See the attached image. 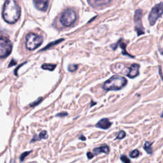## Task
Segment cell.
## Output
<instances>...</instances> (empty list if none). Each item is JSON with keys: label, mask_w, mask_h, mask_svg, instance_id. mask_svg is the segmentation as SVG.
Masks as SVG:
<instances>
[{"label": "cell", "mask_w": 163, "mask_h": 163, "mask_svg": "<svg viewBox=\"0 0 163 163\" xmlns=\"http://www.w3.org/2000/svg\"><path fill=\"white\" fill-rule=\"evenodd\" d=\"M20 16L21 8L16 0H7L3 10V17L5 21L7 23L14 24L19 19Z\"/></svg>", "instance_id": "6da1fadb"}, {"label": "cell", "mask_w": 163, "mask_h": 163, "mask_svg": "<svg viewBox=\"0 0 163 163\" xmlns=\"http://www.w3.org/2000/svg\"><path fill=\"white\" fill-rule=\"evenodd\" d=\"M127 80L119 75H114L105 82L103 89L106 91H117L121 89L127 84Z\"/></svg>", "instance_id": "7a4b0ae2"}, {"label": "cell", "mask_w": 163, "mask_h": 163, "mask_svg": "<svg viewBox=\"0 0 163 163\" xmlns=\"http://www.w3.org/2000/svg\"><path fill=\"white\" fill-rule=\"evenodd\" d=\"M43 38L35 33H29L25 36V47L29 50H33L41 45Z\"/></svg>", "instance_id": "3957f363"}, {"label": "cell", "mask_w": 163, "mask_h": 163, "mask_svg": "<svg viewBox=\"0 0 163 163\" xmlns=\"http://www.w3.org/2000/svg\"><path fill=\"white\" fill-rule=\"evenodd\" d=\"M76 20V14L72 9H67L62 13L60 21L62 25L69 27L72 25Z\"/></svg>", "instance_id": "277c9868"}, {"label": "cell", "mask_w": 163, "mask_h": 163, "mask_svg": "<svg viewBox=\"0 0 163 163\" xmlns=\"http://www.w3.org/2000/svg\"><path fill=\"white\" fill-rule=\"evenodd\" d=\"M12 50V45L7 36H1L0 40V57L7 58L10 55Z\"/></svg>", "instance_id": "5b68a950"}, {"label": "cell", "mask_w": 163, "mask_h": 163, "mask_svg": "<svg viewBox=\"0 0 163 163\" xmlns=\"http://www.w3.org/2000/svg\"><path fill=\"white\" fill-rule=\"evenodd\" d=\"M163 13V3H160L154 6L148 16V21H149L150 24L153 25L155 24L156 21L158 20L159 18L161 17Z\"/></svg>", "instance_id": "8992f818"}, {"label": "cell", "mask_w": 163, "mask_h": 163, "mask_svg": "<svg viewBox=\"0 0 163 163\" xmlns=\"http://www.w3.org/2000/svg\"><path fill=\"white\" fill-rule=\"evenodd\" d=\"M142 15L143 12L142 10L138 9L135 11L134 13V24H135V30L136 31L138 36L142 35L145 33V31L142 25Z\"/></svg>", "instance_id": "52a82bcc"}, {"label": "cell", "mask_w": 163, "mask_h": 163, "mask_svg": "<svg viewBox=\"0 0 163 163\" xmlns=\"http://www.w3.org/2000/svg\"><path fill=\"white\" fill-rule=\"evenodd\" d=\"M91 7L94 8H103L111 2V0H87Z\"/></svg>", "instance_id": "ba28073f"}, {"label": "cell", "mask_w": 163, "mask_h": 163, "mask_svg": "<svg viewBox=\"0 0 163 163\" xmlns=\"http://www.w3.org/2000/svg\"><path fill=\"white\" fill-rule=\"evenodd\" d=\"M49 0H33L34 5L37 9L45 12L47 10Z\"/></svg>", "instance_id": "9c48e42d"}, {"label": "cell", "mask_w": 163, "mask_h": 163, "mask_svg": "<svg viewBox=\"0 0 163 163\" xmlns=\"http://www.w3.org/2000/svg\"><path fill=\"white\" fill-rule=\"evenodd\" d=\"M139 68L140 66L137 64H133L130 66L129 72L127 74L128 77L131 78H135L136 76L139 75Z\"/></svg>", "instance_id": "30bf717a"}, {"label": "cell", "mask_w": 163, "mask_h": 163, "mask_svg": "<svg viewBox=\"0 0 163 163\" xmlns=\"http://www.w3.org/2000/svg\"><path fill=\"white\" fill-rule=\"evenodd\" d=\"M111 125V122L107 118L102 119L96 124V127L98 128L102 129H107L110 128Z\"/></svg>", "instance_id": "8fae6325"}, {"label": "cell", "mask_w": 163, "mask_h": 163, "mask_svg": "<svg viewBox=\"0 0 163 163\" xmlns=\"http://www.w3.org/2000/svg\"><path fill=\"white\" fill-rule=\"evenodd\" d=\"M94 156L98 155V154L103 152L105 154H108L110 152V148L107 145H103L100 147H96L94 148Z\"/></svg>", "instance_id": "7c38bea8"}, {"label": "cell", "mask_w": 163, "mask_h": 163, "mask_svg": "<svg viewBox=\"0 0 163 163\" xmlns=\"http://www.w3.org/2000/svg\"><path fill=\"white\" fill-rule=\"evenodd\" d=\"M152 143H150V142H145V144L144 146V149L147 152L148 154H151L152 153Z\"/></svg>", "instance_id": "4fadbf2b"}, {"label": "cell", "mask_w": 163, "mask_h": 163, "mask_svg": "<svg viewBox=\"0 0 163 163\" xmlns=\"http://www.w3.org/2000/svg\"><path fill=\"white\" fill-rule=\"evenodd\" d=\"M56 67V64H44L42 66V69L49 70V71H53L54 70Z\"/></svg>", "instance_id": "5bb4252c"}, {"label": "cell", "mask_w": 163, "mask_h": 163, "mask_svg": "<svg viewBox=\"0 0 163 163\" xmlns=\"http://www.w3.org/2000/svg\"><path fill=\"white\" fill-rule=\"evenodd\" d=\"M48 134L46 131H42L40 132V133L39 134V135L38 136V141L42 139H47L48 138Z\"/></svg>", "instance_id": "9a60e30c"}, {"label": "cell", "mask_w": 163, "mask_h": 163, "mask_svg": "<svg viewBox=\"0 0 163 163\" xmlns=\"http://www.w3.org/2000/svg\"><path fill=\"white\" fill-rule=\"evenodd\" d=\"M121 41H122V40H120L119 42H120V47H121V48L123 50H122V54H124V55H125V56H130V57H133V56H130L129 54L126 52V50H125V47H126V45H125V44H124V43L121 42Z\"/></svg>", "instance_id": "2e32d148"}, {"label": "cell", "mask_w": 163, "mask_h": 163, "mask_svg": "<svg viewBox=\"0 0 163 163\" xmlns=\"http://www.w3.org/2000/svg\"><path fill=\"white\" fill-rule=\"evenodd\" d=\"M31 152L32 151H28V152H24L22 153L21 155L20 156V161H21V162H23L25 157L29 155Z\"/></svg>", "instance_id": "e0dca14e"}, {"label": "cell", "mask_w": 163, "mask_h": 163, "mask_svg": "<svg viewBox=\"0 0 163 163\" xmlns=\"http://www.w3.org/2000/svg\"><path fill=\"white\" fill-rule=\"evenodd\" d=\"M139 154L140 152L138 150H134L129 154V156L131 158H136L139 156Z\"/></svg>", "instance_id": "ac0fdd59"}, {"label": "cell", "mask_w": 163, "mask_h": 163, "mask_svg": "<svg viewBox=\"0 0 163 163\" xmlns=\"http://www.w3.org/2000/svg\"><path fill=\"white\" fill-rule=\"evenodd\" d=\"M63 40H64L63 39H60V40H57V41H55V42H52V43H50V44L47 45V47H45V48H44V49H43V50H44L48 49V48H49L50 47H52V46H53V45H54L58 44V43H59V42H62V41H63Z\"/></svg>", "instance_id": "d6986e66"}, {"label": "cell", "mask_w": 163, "mask_h": 163, "mask_svg": "<svg viewBox=\"0 0 163 163\" xmlns=\"http://www.w3.org/2000/svg\"><path fill=\"white\" fill-rule=\"evenodd\" d=\"M126 134H125V133L124 132V131H121L119 133V134H117V136L116 137V139H119V140H122L123 138H125V136Z\"/></svg>", "instance_id": "ffe728a7"}, {"label": "cell", "mask_w": 163, "mask_h": 163, "mask_svg": "<svg viewBox=\"0 0 163 163\" xmlns=\"http://www.w3.org/2000/svg\"><path fill=\"white\" fill-rule=\"evenodd\" d=\"M120 159H121V161L124 163H131L130 159L127 158V157L125 155H122Z\"/></svg>", "instance_id": "44dd1931"}, {"label": "cell", "mask_w": 163, "mask_h": 163, "mask_svg": "<svg viewBox=\"0 0 163 163\" xmlns=\"http://www.w3.org/2000/svg\"><path fill=\"white\" fill-rule=\"evenodd\" d=\"M42 99H43V98H39L38 99L36 100V101L33 102L32 103H31V104L30 105V106L31 107H35V106L38 105V104L40 103L41 101H42Z\"/></svg>", "instance_id": "7402d4cb"}, {"label": "cell", "mask_w": 163, "mask_h": 163, "mask_svg": "<svg viewBox=\"0 0 163 163\" xmlns=\"http://www.w3.org/2000/svg\"><path fill=\"white\" fill-rule=\"evenodd\" d=\"M77 68H78V66L76 65V64H71L69 66H68V70L70 72H73V71H75V70H76Z\"/></svg>", "instance_id": "603a6c76"}, {"label": "cell", "mask_w": 163, "mask_h": 163, "mask_svg": "<svg viewBox=\"0 0 163 163\" xmlns=\"http://www.w3.org/2000/svg\"><path fill=\"white\" fill-rule=\"evenodd\" d=\"M87 156L89 158V159H93V157H94V154H93L92 153L90 152H87Z\"/></svg>", "instance_id": "cb8c5ba5"}, {"label": "cell", "mask_w": 163, "mask_h": 163, "mask_svg": "<svg viewBox=\"0 0 163 163\" xmlns=\"http://www.w3.org/2000/svg\"><path fill=\"white\" fill-rule=\"evenodd\" d=\"M68 115V113H66V112H63V113H59L58 114H57L56 116L58 117H64V116H66Z\"/></svg>", "instance_id": "d4e9b609"}, {"label": "cell", "mask_w": 163, "mask_h": 163, "mask_svg": "<svg viewBox=\"0 0 163 163\" xmlns=\"http://www.w3.org/2000/svg\"><path fill=\"white\" fill-rule=\"evenodd\" d=\"M16 63H17V62H16V61H14V60H13V59H12V62H10V64H9V66H8V67L12 66H13V65L16 64Z\"/></svg>", "instance_id": "484cf974"}, {"label": "cell", "mask_w": 163, "mask_h": 163, "mask_svg": "<svg viewBox=\"0 0 163 163\" xmlns=\"http://www.w3.org/2000/svg\"><path fill=\"white\" fill-rule=\"evenodd\" d=\"M78 139L80 140H82V141H85V140H86V138H85V137L84 136H83V135L80 136Z\"/></svg>", "instance_id": "4316f807"}, {"label": "cell", "mask_w": 163, "mask_h": 163, "mask_svg": "<svg viewBox=\"0 0 163 163\" xmlns=\"http://www.w3.org/2000/svg\"><path fill=\"white\" fill-rule=\"evenodd\" d=\"M161 53H162V54L163 55V50H162V51H161Z\"/></svg>", "instance_id": "83f0119b"}]
</instances>
